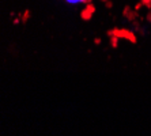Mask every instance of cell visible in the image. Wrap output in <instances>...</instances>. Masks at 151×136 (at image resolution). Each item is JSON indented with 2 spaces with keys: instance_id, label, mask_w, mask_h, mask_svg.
Returning a JSON list of instances; mask_svg holds the SVG:
<instances>
[{
  "instance_id": "cell-12",
  "label": "cell",
  "mask_w": 151,
  "mask_h": 136,
  "mask_svg": "<svg viewBox=\"0 0 151 136\" xmlns=\"http://www.w3.org/2000/svg\"><path fill=\"white\" fill-rule=\"evenodd\" d=\"M19 22H21V18H19V17H18V18H15V19H14V24H18V23H19Z\"/></svg>"
},
{
  "instance_id": "cell-6",
  "label": "cell",
  "mask_w": 151,
  "mask_h": 136,
  "mask_svg": "<svg viewBox=\"0 0 151 136\" xmlns=\"http://www.w3.org/2000/svg\"><path fill=\"white\" fill-rule=\"evenodd\" d=\"M142 3H143L144 7H147L148 10H151V0H140Z\"/></svg>"
},
{
  "instance_id": "cell-11",
  "label": "cell",
  "mask_w": 151,
  "mask_h": 136,
  "mask_svg": "<svg viewBox=\"0 0 151 136\" xmlns=\"http://www.w3.org/2000/svg\"><path fill=\"white\" fill-rule=\"evenodd\" d=\"M81 3H83V4H90V3H93V0H82Z\"/></svg>"
},
{
  "instance_id": "cell-10",
  "label": "cell",
  "mask_w": 151,
  "mask_h": 136,
  "mask_svg": "<svg viewBox=\"0 0 151 136\" xmlns=\"http://www.w3.org/2000/svg\"><path fill=\"white\" fill-rule=\"evenodd\" d=\"M68 3H71V4H75V3H81L82 0H67Z\"/></svg>"
},
{
  "instance_id": "cell-14",
  "label": "cell",
  "mask_w": 151,
  "mask_h": 136,
  "mask_svg": "<svg viewBox=\"0 0 151 136\" xmlns=\"http://www.w3.org/2000/svg\"><path fill=\"white\" fill-rule=\"evenodd\" d=\"M101 1H104V3H106V1H108V0H101Z\"/></svg>"
},
{
  "instance_id": "cell-7",
  "label": "cell",
  "mask_w": 151,
  "mask_h": 136,
  "mask_svg": "<svg viewBox=\"0 0 151 136\" xmlns=\"http://www.w3.org/2000/svg\"><path fill=\"white\" fill-rule=\"evenodd\" d=\"M105 6H106V8H109V10H110V8L113 7V1H112V0H108V1L105 3Z\"/></svg>"
},
{
  "instance_id": "cell-5",
  "label": "cell",
  "mask_w": 151,
  "mask_h": 136,
  "mask_svg": "<svg viewBox=\"0 0 151 136\" xmlns=\"http://www.w3.org/2000/svg\"><path fill=\"white\" fill-rule=\"evenodd\" d=\"M29 18H30V10H26L23 14H22V19H21V22L22 23H26V22L29 21Z\"/></svg>"
},
{
  "instance_id": "cell-1",
  "label": "cell",
  "mask_w": 151,
  "mask_h": 136,
  "mask_svg": "<svg viewBox=\"0 0 151 136\" xmlns=\"http://www.w3.org/2000/svg\"><path fill=\"white\" fill-rule=\"evenodd\" d=\"M106 34L109 35V37L116 35L119 38H124V40H127V41L132 42V44H136L137 42V38H136V35H135V33L131 32V30H127V29H117L116 27V29H112V30H108Z\"/></svg>"
},
{
  "instance_id": "cell-2",
  "label": "cell",
  "mask_w": 151,
  "mask_h": 136,
  "mask_svg": "<svg viewBox=\"0 0 151 136\" xmlns=\"http://www.w3.org/2000/svg\"><path fill=\"white\" fill-rule=\"evenodd\" d=\"M123 17L127 18V19H128L129 22H135L137 18H140V17H139V11L132 10L129 6H125V7H124V10H123Z\"/></svg>"
},
{
  "instance_id": "cell-13",
  "label": "cell",
  "mask_w": 151,
  "mask_h": 136,
  "mask_svg": "<svg viewBox=\"0 0 151 136\" xmlns=\"http://www.w3.org/2000/svg\"><path fill=\"white\" fill-rule=\"evenodd\" d=\"M94 44L99 45V44H101V38H95V40H94Z\"/></svg>"
},
{
  "instance_id": "cell-8",
  "label": "cell",
  "mask_w": 151,
  "mask_h": 136,
  "mask_svg": "<svg viewBox=\"0 0 151 136\" xmlns=\"http://www.w3.org/2000/svg\"><path fill=\"white\" fill-rule=\"evenodd\" d=\"M142 7H144V6H143V3H142V1H139V3H136V6H135V10H136V11H139Z\"/></svg>"
},
{
  "instance_id": "cell-4",
  "label": "cell",
  "mask_w": 151,
  "mask_h": 136,
  "mask_svg": "<svg viewBox=\"0 0 151 136\" xmlns=\"http://www.w3.org/2000/svg\"><path fill=\"white\" fill-rule=\"evenodd\" d=\"M119 37H116V35H112L110 37V45H112V48L116 49L117 46H119Z\"/></svg>"
},
{
  "instance_id": "cell-3",
  "label": "cell",
  "mask_w": 151,
  "mask_h": 136,
  "mask_svg": "<svg viewBox=\"0 0 151 136\" xmlns=\"http://www.w3.org/2000/svg\"><path fill=\"white\" fill-rule=\"evenodd\" d=\"M93 14H95V6L93 3L90 4H86L84 10L81 12V18L83 21H90L93 18Z\"/></svg>"
},
{
  "instance_id": "cell-9",
  "label": "cell",
  "mask_w": 151,
  "mask_h": 136,
  "mask_svg": "<svg viewBox=\"0 0 151 136\" xmlns=\"http://www.w3.org/2000/svg\"><path fill=\"white\" fill-rule=\"evenodd\" d=\"M146 19L151 23V10H148V14H147V17H146Z\"/></svg>"
}]
</instances>
